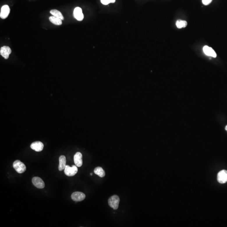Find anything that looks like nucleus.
<instances>
[{"label": "nucleus", "instance_id": "f257e3e1", "mask_svg": "<svg viewBox=\"0 0 227 227\" xmlns=\"http://www.w3.org/2000/svg\"><path fill=\"white\" fill-rule=\"evenodd\" d=\"M13 166L15 170L19 173H23L26 170V166L25 164L19 160L14 162Z\"/></svg>", "mask_w": 227, "mask_h": 227}, {"label": "nucleus", "instance_id": "f03ea898", "mask_svg": "<svg viewBox=\"0 0 227 227\" xmlns=\"http://www.w3.org/2000/svg\"><path fill=\"white\" fill-rule=\"evenodd\" d=\"M120 201V198L117 195H114L111 197L108 201L110 207L114 210H117L119 207Z\"/></svg>", "mask_w": 227, "mask_h": 227}, {"label": "nucleus", "instance_id": "7ed1b4c3", "mask_svg": "<svg viewBox=\"0 0 227 227\" xmlns=\"http://www.w3.org/2000/svg\"><path fill=\"white\" fill-rule=\"evenodd\" d=\"M76 165H73L72 167L66 165L64 169V173L68 176H73L77 173L78 169Z\"/></svg>", "mask_w": 227, "mask_h": 227}, {"label": "nucleus", "instance_id": "20e7f679", "mask_svg": "<svg viewBox=\"0 0 227 227\" xmlns=\"http://www.w3.org/2000/svg\"><path fill=\"white\" fill-rule=\"evenodd\" d=\"M217 181L219 183H226L227 182V171L226 170H223L220 171L217 175Z\"/></svg>", "mask_w": 227, "mask_h": 227}, {"label": "nucleus", "instance_id": "39448f33", "mask_svg": "<svg viewBox=\"0 0 227 227\" xmlns=\"http://www.w3.org/2000/svg\"><path fill=\"white\" fill-rule=\"evenodd\" d=\"M32 182L34 186L38 189H43L45 187V183L40 178L35 177L32 179Z\"/></svg>", "mask_w": 227, "mask_h": 227}, {"label": "nucleus", "instance_id": "423d86ee", "mask_svg": "<svg viewBox=\"0 0 227 227\" xmlns=\"http://www.w3.org/2000/svg\"><path fill=\"white\" fill-rule=\"evenodd\" d=\"M72 199L75 201H81L84 200L86 195L84 193L81 192H75L71 195Z\"/></svg>", "mask_w": 227, "mask_h": 227}, {"label": "nucleus", "instance_id": "0eeeda50", "mask_svg": "<svg viewBox=\"0 0 227 227\" xmlns=\"http://www.w3.org/2000/svg\"><path fill=\"white\" fill-rule=\"evenodd\" d=\"M11 50L10 47L7 46H3L0 49V54L4 58L7 59L9 57V55L11 54Z\"/></svg>", "mask_w": 227, "mask_h": 227}, {"label": "nucleus", "instance_id": "6e6552de", "mask_svg": "<svg viewBox=\"0 0 227 227\" xmlns=\"http://www.w3.org/2000/svg\"><path fill=\"white\" fill-rule=\"evenodd\" d=\"M73 15L74 17L79 21L83 20L84 18L83 11L80 7H77L75 8L74 10Z\"/></svg>", "mask_w": 227, "mask_h": 227}, {"label": "nucleus", "instance_id": "1a4fd4ad", "mask_svg": "<svg viewBox=\"0 0 227 227\" xmlns=\"http://www.w3.org/2000/svg\"><path fill=\"white\" fill-rule=\"evenodd\" d=\"M10 9L8 6L7 5H4L1 8L0 17L2 19H5L8 17L10 13Z\"/></svg>", "mask_w": 227, "mask_h": 227}, {"label": "nucleus", "instance_id": "9d476101", "mask_svg": "<svg viewBox=\"0 0 227 227\" xmlns=\"http://www.w3.org/2000/svg\"><path fill=\"white\" fill-rule=\"evenodd\" d=\"M30 147L35 151L40 152L43 150L44 145L41 142L36 141L31 144Z\"/></svg>", "mask_w": 227, "mask_h": 227}, {"label": "nucleus", "instance_id": "9b49d317", "mask_svg": "<svg viewBox=\"0 0 227 227\" xmlns=\"http://www.w3.org/2000/svg\"><path fill=\"white\" fill-rule=\"evenodd\" d=\"M82 158H83V156L80 152H77L75 155L74 160L75 165L78 167H80L83 165Z\"/></svg>", "mask_w": 227, "mask_h": 227}, {"label": "nucleus", "instance_id": "f8f14e48", "mask_svg": "<svg viewBox=\"0 0 227 227\" xmlns=\"http://www.w3.org/2000/svg\"><path fill=\"white\" fill-rule=\"evenodd\" d=\"M203 52L206 55L208 56L216 58L217 57V54L213 50L211 47H209L207 45H205L203 48Z\"/></svg>", "mask_w": 227, "mask_h": 227}, {"label": "nucleus", "instance_id": "ddd939ff", "mask_svg": "<svg viewBox=\"0 0 227 227\" xmlns=\"http://www.w3.org/2000/svg\"><path fill=\"white\" fill-rule=\"evenodd\" d=\"M59 164L58 166V170L62 171L65 169L66 166V158L64 155H61L59 158Z\"/></svg>", "mask_w": 227, "mask_h": 227}, {"label": "nucleus", "instance_id": "4468645a", "mask_svg": "<svg viewBox=\"0 0 227 227\" xmlns=\"http://www.w3.org/2000/svg\"><path fill=\"white\" fill-rule=\"evenodd\" d=\"M49 20L52 23L56 25H61L62 24V20L54 16H52L49 17Z\"/></svg>", "mask_w": 227, "mask_h": 227}, {"label": "nucleus", "instance_id": "2eb2a0df", "mask_svg": "<svg viewBox=\"0 0 227 227\" xmlns=\"http://www.w3.org/2000/svg\"><path fill=\"white\" fill-rule=\"evenodd\" d=\"M50 13L53 15V16L56 17L61 19L62 20H63L64 19V17H63L61 12L58 11V10H56V9H52V10H51V11H50Z\"/></svg>", "mask_w": 227, "mask_h": 227}, {"label": "nucleus", "instance_id": "dca6fc26", "mask_svg": "<svg viewBox=\"0 0 227 227\" xmlns=\"http://www.w3.org/2000/svg\"><path fill=\"white\" fill-rule=\"evenodd\" d=\"M94 172L96 175L101 178L104 177L105 175V173L101 167H97L94 169Z\"/></svg>", "mask_w": 227, "mask_h": 227}, {"label": "nucleus", "instance_id": "f3484780", "mask_svg": "<svg viewBox=\"0 0 227 227\" xmlns=\"http://www.w3.org/2000/svg\"><path fill=\"white\" fill-rule=\"evenodd\" d=\"M176 25L178 28L180 29V28L186 27L187 25V22L186 21L178 20L176 22Z\"/></svg>", "mask_w": 227, "mask_h": 227}, {"label": "nucleus", "instance_id": "a211bd4d", "mask_svg": "<svg viewBox=\"0 0 227 227\" xmlns=\"http://www.w3.org/2000/svg\"><path fill=\"white\" fill-rule=\"evenodd\" d=\"M101 2L103 4L107 5L110 3H114L115 2V0H101Z\"/></svg>", "mask_w": 227, "mask_h": 227}, {"label": "nucleus", "instance_id": "6ab92c4d", "mask_svg": "<svg viewBox=\"0 0 227 227\" xmlns=\"http://www.w3.org/2000/svg\"><path fill=\"white\" fill-rule=\"evenodd\" d=\"M212 0H202L203 4L205 5H208L211 3Z\"/></svg>", "mask_w": 227, "mask_h": 227}, {"label": "nucleus", "instance_id": "aec40b11", "mask_svg": "<svg viewBox=\"0 0 227 227\" xmlns=\"http://www.w3.org/2000/svg\"><path fill=\"white\" fill-rule=\"evenodd\" d=\"M225 129H226V130L227 131V125L226 126V127H225Z\"/></svg>", "mask_w": 227, "mask_h": 227}, {"label": "nucleus", "instance_id": "412c9836", "mask_svg": "<svg viewBox=\"0 0 227 227\" xmlns=\"http://www.w3.org/2000/svg\"><path fill=\"white\" fill-rule=\"evenodd\" d=\"M91 175H93V173H91Z\"/></svg>", "mask_w": 227, "mask_h": 227}]
</instances>
